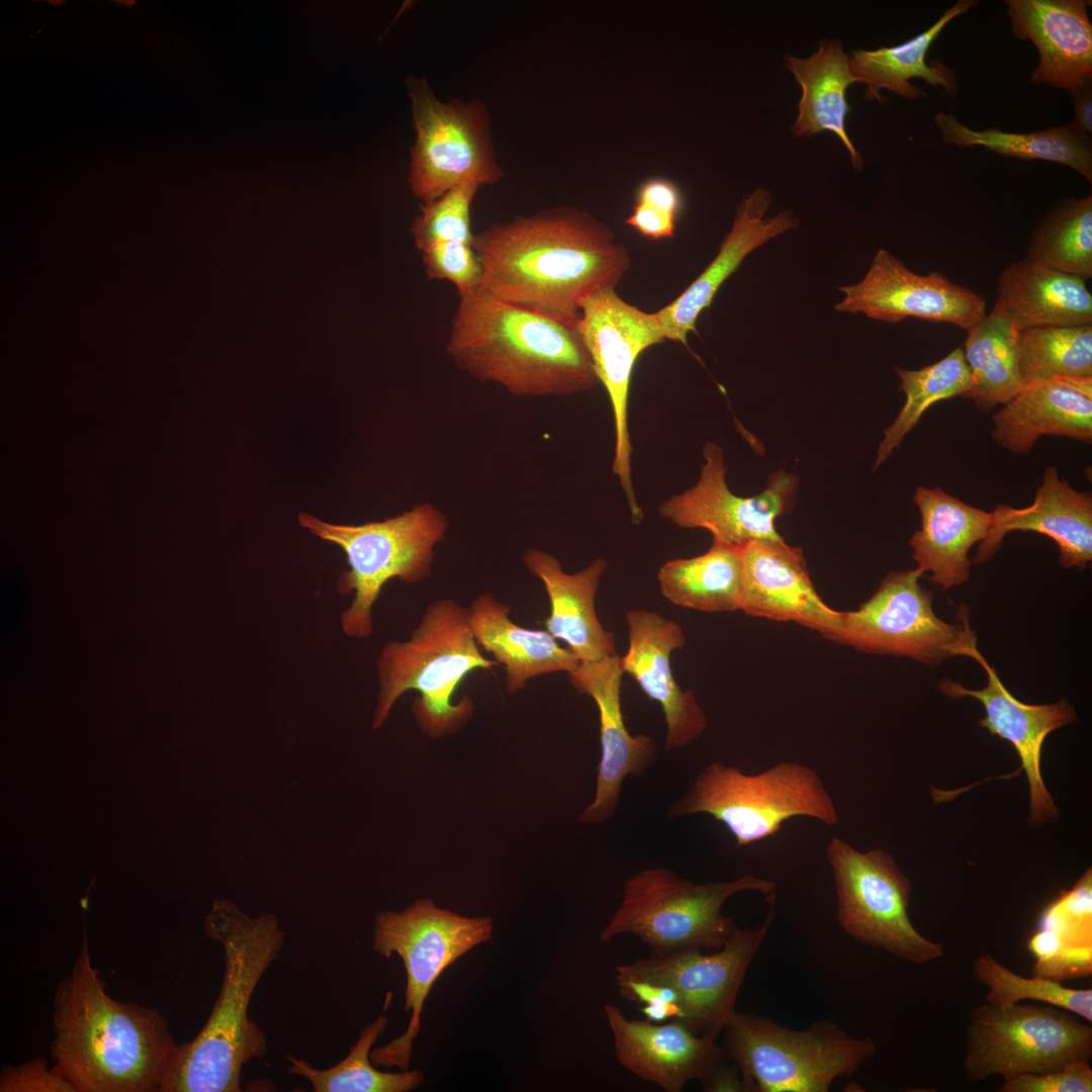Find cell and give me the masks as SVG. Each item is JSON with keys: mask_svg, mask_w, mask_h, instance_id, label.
I'll return each instance as SVG.
<instances>
[{"mask_svg": "<svg viewBox=\"0 0 1092 1092\" xmlns=\"http://www.w3.org/2000/svg\"><path fill=\"white\" fill-rule=\"evenodd\" d=\"M480 289L515 304L579 317L582 301L616 287L631 262L610 230L560 208L493 223L475 234Z\"/></svg>", "mask_w": 1092, "mask_h": 1092, "instance_id": "6da1fadb", "label": "cell"}, {"mask_svg": "<svg viewBox=\"0 0 1092 1092\" xmlns=\"http://www.w3.org/2000/svg\"><path fill=\"white\" fill-rule=\"evenodd\" d=\"M54 1006L53 1069L79 1092H160L179 1044L160 1011L106 992L85 930Z\"/></svg>", "mask_w": 1092, "mask_h": 1092, "instance_id": "7a4b0ae2", "label": "cell"}, {"mask_svg": "<svg viewBox=\"0 0 1092 1092\" xmlns=\"http://www.w3.org/2000/svg\"><path fill=\"white\" fill-rule=\"evenodd\" d=\"M459 297L446 351L461 370L514 396L569 395L600 384L579 317L508 302L480 288Z\"/></svg>", "mask_w": 1092, "mask_h": 1092, "instance_id": "3957f363", "label": "cell"}, {"mask_svg": "<svg viewBox=\"0 0 1092 1092\" xmlns=\"http://www.w3.org/2000/svg\"><path fill=\"white\" fill-rule=\"evenodd\" d=\"M203 926L222 947L221 987L202 1029L179 1044L160 1092H239L243 1067L267 1050L266 1035L248 1011L285 931L274 913L251 916L231 900L213 901Z\"/></svg>", "mask_w": 1092, "mask_h": 1092, "instance_id": "277c9868", "label": "cell"}, {"mask_svg": "<svg viewBox=\"0 0 1092 1092\" xmlns=\"http://www.w3.org/2000/svg\"><path fill=\"white\" fill-rule=\"evenodd\" d=\"M497 665L476 644L468 608L449 598L431 602L406 640H391L380 650L372 730L386 722L404 693L417 691L412 712L423 732L436 739L459 731L473 716L474 705L468 696L452 701L457 687L473 670Z\"/></svg>", "mask_w": 1092, "mask_h": 1092, "instance_id": "5b68a950", "label": "cell"}, {"mask_svg": "<svg viewBox=\"0 0 1092 1092\" xmlns=\"http://www.w3.org/2000/svg\"><path fill=\"white\" fill-rule=\"evenodd\" d=\"M298 522L346 555L349 569L339 576L337 590L353 599L341 614V628L347 637L356 639L372 636L373 607L390 579L417 584L430 577L435 547L449 528L446 516L430 503L361 525L331 524L305 513Z\"/></svg>", "mask_w": 1092, "mask_h": 1092, "instance_id": "8992f818", "label": "cell"}, {"mask_svg": "<svg viewBox=\"0 0 1092 1092\" xmlns=\"http://www.w3.org/2000/svg\"><path fill=\"white\" fill-rule=\"evenodd\" d=\"M777 887L775 881L752 875L695 884L666 867L645 869L625 882L620 904L599 938L607 942L632 934L650 954L718 949L738 930L733 918L722 913L724 903L740 892L768 895Z\"/></svg>", "mask_w": 1092, "mask_h": 1092, "instance_id": "52a82bcc", "label": "cell"}, {"mask_svg": "<svg viewBox=\"0 0 1092 1092\" xmlns=\"http://www.w3.org/2000/svg\"><path fill=\"white\" fill-rule=\"evenodd\" d=\"M708 814L732 834L737 847L775 836L796 816L835 826L839 815L821 778L809 765L782 761L756 775L715 761L667 810L669 818Z\"/></svg>", "mask_w": 1092, "mask_h": 1092, "instance_id": "ba28073f", "label": "cell"}, {"mask_svg": "<svg viewBox=\"0 0 1092 1092\" xmlns=\"http://www.w3.org/2000/svg\"><path fill=\"white\" fill-rule=\"evenodd\" d=\"M723 1031L725 1055L749 1092H827L877 1052L871 1037L852 1036L829 1020L792 1029L736 1011Z\"/></svg>", "mask_w": 1092, "mask_h": 1092, "instance_id": "9c48e42d", "label": "cell"}, {"mask_svg": "<svg viewBox=\"0 0 1092 1092\" xmlns=\"http://www.w3.org/2000/svg\"><path fill=\"white\" fill-rule=\"evenodd\" d=\"M493 930L490 917L463 916L438 907L431 899L417 900L400 912L376 915L372 947L385 958L395 953L402 961L406 974L403 1009L412 1015L400 1036L371 1051L373 1064L408 1070L424 1003L433 985L460 957L488 941Z\"/></svg>", "mask_w": 1092, "mask_h": 1092, "instance_id": "30bf717a", "label": "cell"}, {"mask_svg": "<svg viewBox=\"0 0 1092 1092\" xmlns=\"http://www.w3.org/2000/svg\"><path fill=\"white\" fill-rule=\"evenodd\" d=\"M415 141L410 147L407 183L421 204L466 180L481 186L504 177L491 134V119L480 99L438 98L426 77L404 80Z\"/></svg>", "mask_w": 1092, "mask_h": 1092, "instance_id": "8fae6325", "label": "cell"}, {"mask_svg": "<svg viewBox=\"0 0 1092 1092\" xmlns=\"http://www.w3.org/2000/svg\"><path fill=\"white\" fill-rule=\"evenodd\" d=\"M1050 1004L984 1003L969 1013L965 1081L1038 1074L1092 1058V1026Z\"/></svg>", "mask_w": 1092, "mask_h": 1092, "instance_id": "7c38bea8", "label": "cell"}, {"mask_svg": "<svg viewBox=\"0 0 1092 1092\" xmlns=\"http://www.w3.org/2000/svg\"><path fill=\"white\" fill-rule=\"evenodd\" d=\"M842 929L858 942L923 965L943 954L941 943L922 935L908 914L910 880L882 848L859 851L840 837L826 846Z\"/></svg>", "mask_w": 1092, "mask_h": 1092, "instance_id": "4fadbf2b", "label": "cell"}, {"mask_svg": "<svg viewBox=\"0 0 1092 1092\" xmlns=\"http://www.w3.org/2000/svg\"><path fill=\"white\" fill-rule=\"evenodd\" d=\"M918 568L891 572L856 611L843 613L837 642L864 652L906 656L937 666L954 656L971 657L977 647L967 607L949 624L933 611V593L919 583Z\"/></svg>", "mask_w": 1092, "mask_h": 1092, "instance_id": "5bb4252c", "label": "cell"}, {"mask_svg": "<svg viewBox=\"0 0 1092 1092\" xmlns=\"http://www.w3.org/2000/svg\"><path fill=\"white\" fill-rule=\"evenodd\" d=\"M767 914L755 929L738 930L714 952L691 948L650 954L616 967V980H640L671 988L680 1020L696 1034L717 1038L734 1016L744 977L775 918L776 893L766 895Z\"/></svg>", "mask_w": 1092, "mask_h": 1092, "instance_id": "9a60e30c", "label": "cell"}, {"mask_svg": "<svg viewBox=\"0 0 1092 1092\" xmlns=\"http://www.w3.org/2000/svg\"><path fill=\"white\" fill-rule=\"evenodd\" d=\"M578 328L596 374L609 395L615 425L613 472L619 477L632 519L643 513L637 504L631 471L632 444L628 425V396L634 364L652 345L665 340L655 313L624 301L615 287L597 290L580 306Z\"/></svg>", "mask_w": 1092, "mask_h": 1092, "instance_id": "2e32d148", "label": "cell"}, {"mask_svg": "<svg viewBox=\"0 0 1092 1092\" xmlns=\"http://www.w3.org/2000/svg\"><path fill=\"white\" fill-rule=\"evenodd\" d=\"M703 457L705 463L697 483L662 502L660 516L680 528L706 529L713 540L737 547L754 540L783 539L775 521L792 509L798 478L777 470L763 491L743 497L728 488L722 449L707 443Z\"/></svg>", "mask_w": 1092, "mask_h": 1092, "instance_id": "e0dca14e", "label": "cell"}, {"mask_svg": "<svg viewBox=\"0 0 1092 1092\" xmlns=\"http://www.w3.org/2000/svg\"><path fill=\"white\" fill-rule=\"evenodd\" d=\"M839 290L844 297L836 310L860 312L886 323L913 316L968 331L986 314L982 295L938 271L916 274L885 249L877 252L861 281Z\"/></svg>", "mask_w": 1092, "mask_h": 1092, "instance_id": "ac0fdd59", "label": "cell"}, {"mask_svg": "<svg viewBox=\"0 0 1092 1092\" xmlns=\"http://www.w3.org/2000/svg\"><path fill=\"white\" fill-rule=\"evenodd\" d=\"M739 610L750 616L793 621L838 641L843 613L819 597L800 548L783 539H763L739 546Z\"/></svg>", "mask_w": 1092, "mask_h": 1092, "instance_id": "d6986e66", "label": "cell"}, {"mask_svg": "<svg viewBox=\"0 0 1092 1092\" xmlns=\"http://www.w3.org/2000/svg\"><path fill=\"white\" fill-rule=\"evenodd\" d=\"M971 658L987 673V686L980 690L942 679L938 689L952 699L972 697L982 703L986 716L980 724L992 735L1008 741L1017 752L1029 785V823L1040 825L1057 818L1058 808L1042 780L1041 748L1046 736L1077 720L1075 709L1067 701L1032 705L1020 702L1002 684L995 668L977 647Z\"/></svg>", "mask_w": 1092, "mask_h": 1092, "instance_id": "ffe728a7", "label": "cell"}, {"mask_svg": "<svg viewBox=\"0 0 1092 1092\" xmlns=\"http://www.w3.org/2000/svg\"><path fill=\"white\" fill-rule=\"evenodd\" d=\"M623 673L620 655L615 653L579 662L568 674L572 687L596 702L600 718L602 756L594 799L578 816L584 824L609 820L617 810L626 777L643 774L655 758L654 740L643 734L631 735L625 726L621 706Z\"/></svg>", "mask_w": 1092, "mask_h": 1092, "instance_id": "44dd1931", "label": "cell"}, {"mask_svg": "<svg viewBox=\"0 0 1092 1092\" xmlns=\"http://www.w3.org/2000/svg\"><path fill=\"white\" fill-rule=\"evenodd\" d=\"M626 623L629 645L620 656L621 668L660 705L666 724L665 750L682 748L705 731L707 718L693 691H682L672 674L671 653L687 642L681 626L646 610L628 611Z\"/></svg>", "mask_w": 1092, "mask_h": 1092, "instance_id": "7402d4cb", "label": "cell"}, {"mask_svg": "<svg viewBox=\"0 0 1092 1092\" xmlns=\"http://www.w3.org/2000/svg\"><path fill=\"white\" fill-rule=\"evenodd\" d=\"M618 1062L641 1080L665 1092H680L703 1080L726 1055L717 1038L696 1034L684 1022L628 1019L612 1004L604 1006Z\"/></svg>", "mask_w": 1092, "mask_h": 1092, "instance_id": "603a6c76", "label": "cell"}, {"mask_svg": "<svg viewBox=\"0 0 1092 1092\" xmlns=\"http://www.w3.org/2000/svg\"><path fill=\"white\" fill-rule=\"evenodd\" d=\"M1013 34L1030 40L1039 62L1030 81L1069 92L1092 84L1089 0H1006Z\"/></svg>", "mask_w": 1092, "mask_h": 1092, "instance_id": "cb8c5ba5", "label": "cell"}, {"mask_svg": "<svg viewBox=\"0 0 1092 1092\" xmlns=\"http://www.w3.org/2000/svg\"><path fill=\"white\" fill-rule=\"evenodd\" d=\"M987 538L973 560H990L1012 531L1035 532L1050 537L1059 548V562L1065 568L1084 570L1092 560V494L1074 489L1061 479L1055 466H1048L1033 503L1021 509L997 506Z\"/></svg>", "mask_w": 1092, "mask_h": 1092, "instance_id": "d4e9b609", "label": "cell"}, {"mask_svg": "<svg viewBox=\"0 0 1092 1092\" xmlns=\"http://www.w3.org/2000/svg\"><path fill=\"white\" fill-rule=\"evenodd\" d=\"M770 203L771 195L763 188L743 199L714 260L677 298L654 312L665 339L687 346L688 335L696 332L700 313L711 305L718 289L746 256L799 224L795 213L789 210L766 217Z\"/></svg>", "mask_w": 1092, "mask_h": 1092, "instance_id": "484cf974", "label": "cell"}, {"mask_svg": "<svg viewBox=\"0 0 1092 1092\" xmlns=\"http://www.w3.org/2000/svg\"><path fill=\"white\" fill-rule=\"evenodd\" d=\"M1001 447L1027 454L1041 436L1092 443V377L1055 376L1026 383L992 415Z\"/></svg>", "mask_w": 1092, "mask_h": 1092, "instance_id": "4316f807", "label": "cell"}, {"mask_svg": "<svg viewBox=\"0 0 1092 1092\" xmlns=\"http://www.w3.org/2000/svg\"><path fill=\"white\" fill-rule=\"evenodd\" d=\"M523 562L547 593L550 613L544 621L546 631L566 643L580 662L617 653L615 636L604 629L595 608L601 578L608 568L605 558L597 557L585 568L568 573L555 556L531 548L525 551Z\"/></svg>", "mask_w": 1092, "mask_h": 1092, "instance_id": "83f0119b", "label": "cell"}, {"mask_svg": "<svg viewBox=\"0 0 1092 1092\" xmlns=\"http://www.w3.org/2000/svg\"><path fill=\"white\" fill-rule=\"evenodd\" d=\"M913 499L922 521L909 540L917 567L944 590L967 582L973 563L969 551L987 538L992 514L940 487L917 486Z\"/></svg>", "mask_w": 1092, "mask_h": 1092, "instance_id": "f1b7e54d", "label": "cell"}, {"mask_svg": "<svg viewBox=\"0 0 1092 1092\" xmlns=\"http://www.w3.org/2000/svg\"><path fill=\"white\" fill-rule=\"evenodd\" d=\"M511 607L484 592L468 607V625L480 648L506 670L505 688L518 693L536 676L573 672L579 660L548 631L519 626Z\"/></svg>", "mask_w": 1092, "mask_h": 1092, "instance_id": "f546056e", "label": "cell"}, {"mask_svg": "<svg viewBox=\"0 0 1092 1092\" xmlns=\"http://www.w3.org/2000/svg\"><path fill=\"white\" fill-rule=\"evenodd\" d=\"M996 303L1020 330L1092 325V295L1086 281L1027 260L998 276Z\"/></svg>", "mask_w": 1092, "mask_h": 1092, "instance_id": "4dcf8cb0", "label": "cell"}, {"mask_svg": "<svg viewBox=\"0 0 1092 1092\" xmlns=\"http://www.w3.org/2000/svg\"><path fill=\"white\" fill-rule=\"evenodd\" d=\"M1026 947L1032 974L1058 982L1092 975V870L1040 912Z\"/></svg>", "mask_w": 1092, "mask_h": 1092, "instance_id": "1f68e13d", "label": "cell"}, {"mask_svg": "<svg viewBox=\"0 0 1092 1092\" xmlns=\"http://www.w3.org/2000/svg\"><path fill=\"white\" fill-rule=\"evenodd\" d=\"M977 3L975 0L958 1L929 28L901 44L851 51L849 68L858 82L867 85V98L882 102L885 98L879 93L881 89L910 100L925 96L920 87L910 83L914 78L935 88L941 87L948 96H954L959 91L956 72L938 60L927 64L926 55L943 28Z\"/></svg>", "mask_w": 1092, "mask_h": 1092, "instance_id": "d6a6232c", "label": "cell"}, {"mask_svg": "<svg viewBox=\"0 0 1092 1092\" xmlns=\"http://www.w3.org/2000/svg\"><path fill=\"white\" fill-rule=\"evenodd\" d=\"M784 64L802 89L792 132L805 138L824 130L832 132L847 149L853 167L860 170L862 157L845 129V118L851 110L846 90L858 80L850 71L842 42L825 39L809 58L786 55Z\"/></svg>", "mask_w": 1092, "mask_h": 1092, "instance_id": "836d02e7", "label": "cell"}, {"mask_svg": "<svg viewBox=\"0 0 1092 1092\" xmlns=\"http://www.w3.org/2000/svg\"><path fill=\"white\" fill-rule=\"evenodd\" d=\"M965 360L972 377L964 395L983 412L1008 402L1024 385L1018 365L1020 330L998 303L968 331Z\"/></svg>", "mask_w": 1092, "mask_h": 1092, "instance_id": "e575fe53", "label": "cell"}, {"mask_svg": "<svg viewBox=\"0 0 1092 1092\" xmlns=\"http://www.w3.org/2000/svg\"><path fill=\"white\" fill-rule=\"evenodd\" d=\"M934 122L945 144L961 148L981 146L1003 157L1060 163L1092 182L1091 138L1072 123L1026 133L998 128L977 130L942 111L935 115Z\"/></svg>", "mask_w": 1092, "mask_h": 1092, "instance_id": "d590c367", "label": "cell"}, {"mask_svg": "<svg viewBox=\"0 0 1092 1092\" xmlns=\"http://www.w3.org/2000/svg\"><path fill=\"white\" fill-rule=\"evenodd\" d=\"M657 578L661 594L676 606L704 612L740 609L741 561L737 546L713 540L704 554L663 563Z\"/></svg>", "mask_w": 1092, "mask_h": 1092, "instance_id": "8d00e7d4", "label": "cell"}, {"mask_svg": "<svg viewBox=\"0 0 1092 1092\" xmlns=\"http://www.w3.org/2000/svg\"><path fill=\"white\" fill-rule=\"evenodd\" d=\"M387 1018L378 1016L362 1029L346 1058L335 1066L318 1070L307 1061L287 1056V1072L305 1078L314 1092H407L418 1088L424 1073L420 1070L381 1072L374 1068L371 1051L387 1026Z\"/></svg>", "mask_w": 1092, "mask_h": 1092, "instance_id": "74e56055", "label": "cell"}, {"mask_svg": "<svg viewBox=\"0 0 1092 1092\" xmlns=\"http://www.w3.org/2000/svg\"><path fill=\"white\" fill-rule=\"evenodd\" d=\"M1027 260L1079 277L1092 276V195L1066 198L1033 230Z\"/></svg>", "mask_w": 1092, "mask_h": 1092, "instance_id": "f35d334b", "label": "cell"}, {"mask_svg": "<svg viewBox=\"0 0 1092 1092\" xmlns=\"http://www.w3.org/2000/svg\"><path fill=\"white\" fill-rule=\"evenodd\" d=\"M906 401L893 424L884 431L874 470L897 448L934 403L962 396L971 389L972 377L964 349L956 348L941 360L918 370L896 368Z\"/></svg>", "mask_w": 1092, "mask_h": 1092, "instance_id": "ab89813d", "label": "cell"}, {"mask_svg": "<svg viewBox=\"0 0 1092 1092\" xmlns=\"http://www.w3.org/2000/svg\"><path fill=\"white\" fill-rule=\"evenodd\" d=\"M1018 365L1024 384L1055 376L1092 377V325L1020 331Z\"/></svg>", "mask_w": 1092, "mask_h": 1092, "instance_id": "60d3db41", "label": "cell"}, {"mask_svg": "<svg viewBox=\"0 0 1092 1092\" xmlns=\"http://www.w3.org/2000/svg\"><path fill=\"white\" fill-rule=\"evenodd\" d=\"M973 974L987 988L986 1003L1010 1005L1034 1000L1063 1008L1092 1022L1091 988L1073 989L1041 976H1020L990 953H982L974 960Z\"/></svg>", "mask_w": 1092, "mask_h": 1092, "instance_id": "b9f144b4", "label": "cell"}, {"mask_svg": "<svg viewBox=\"0 0 1092 1092\" xmlns=\"http://www.w3.org/2000/svg\"><path fill=\"white\" fill-rule=\"evenodd\" d=\"M481 185L469 179L436 200L421 204L411 234L419 251L436 242L458 241L473 246L471 204Z\"/></svg>", "mask_w": 1092, "mask_h": 1092, "instance_id": "7bdbcfd3", "label": "cell"}, {"mask_svg": "<svg viewBox=\"0 0 1092 1092\" xmlns=\"http://www.w3.org/2000/svg\"><path fill=\"white\" fill-rule=\"evenodd\" d=\"M681 205L677 187L664 179H652L638 190L637 202L626 223L652 240L673 237Z\"/></svg>", "mask_w": 1092, "mask_h": 1092, "instance_id": "ee69618b", "label": "cell"}, {"mask_svg": "<svg viewBox=\"0 0 1092 1092\" xmlns=\"http://www.w3.org/2000/svg\"><path fill=\"white\" fill-rule=\"evenodd\" d=\"M420 252L430 280L453 283L459 296L480 288L482 272L473 246L458 241L436 242Z\"/></svg>", "mask_w": 1092, "mask_h": 1092, "instance_id": "f6af8a7d", "label": "cell"}, {"mask_svg": "<svg viewBox=\"0 0 1092 1092\" xmlns=\"http://www.w3.org/2000/svg\"><path fill=\"white\" fill-rule=\"evenodd\" d=\"M998 1092H1091L1092 1069L1089 1062L1069 1064L1038 1074H1020L1005 1079Z\"/></svg>", "mask_w": 1092, "mask_h": 1092, "instance_id": "bcb514c9", "label": "cell"}, {"mask_svg": "<svg viewBox=\"0 0 1092 1092\" xmlns=\"http://www.w3.org/2000/svg\"><path fill=\"white\" fill-rule=\"evenodd\" d=\"M0 1092H79L67 1078L49 1069L48 1062L33 1058L23 1064L6 1065L0 1074Z\"/></svg>", "mask_w": 1092, "mask_h": 1092, "instance_id": "7dc6e473", "label": "cell"}, {"mask_svg": "<svg viewBox=\"0 0 1092 1092\" xmlns=\"http://www.w3.org/2000/svg\"><path fill=\"white\" fill-rule=\"evenodd\" d=\"M701 1082L703 1090L707 1092H749L738 1067L734 1063L728 1066L725 1061L715 1067Z\"/></svg>", "mask_w": 1092, "mask_h": 1092, "instance_id": "c3c4849f", "label": "cell"}, {"mask_svg": "<svg viewBox=\"0 0 1092 1092\" xmlns=\"http://www.w3.org/2000/svg\"><path fill=\"white\" fill-rule=\"evenodd\" d=\"M1075 118L1072 124L1081 132L1091 138L1092 134V84L1070 91Z\"/></svg>", "mask_w": 1092, "mask_h": 1092, "instance_id": "681fc988", "label": "cell"}, {"mask_svg": "<svg viewBox=\"0 0 1092 1092\" xmlns=\"http://www.w3.org/2000/svg\"><path fill=\"white\" fill-rule=\"evenodd\" d=\"M115 3H117V4L121 3L125 7L129 8V7H132L135 4V1H133V0H118V1H115Z\"/></svg>", "mask_w": 1092, "mask_h": 1092, "instance_id": "f907efd6", "label": "cell"}, {"mask_svg": "<svg viewBox=\"0 0 1092 1092\" xmlns=\"http://www.w3.org/2000/svg\"><path fill=\"white\" fill-rule=\"evenodd\" d=\"M48 2L51 3V4H54V5H65L66 4V1H61V0H59V1L50 0Z\"/></svg>", "mask_w": 1092, "mask_h": 1092, "instance_id": "816d5d0a", "label": "cell"}]
</instances>
